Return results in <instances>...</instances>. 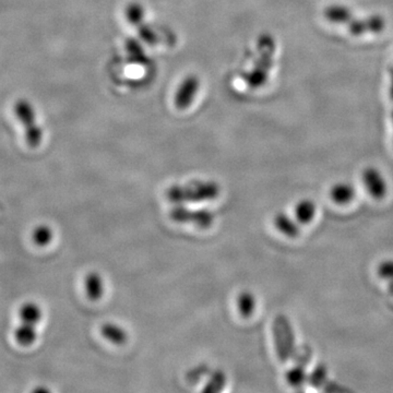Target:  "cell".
<instances>
[{
  "label": "cell",
  "mask_w": 393,
  "mask_h": 393,
  "mask_svg": "<svg viewBox=\"0 0 393 393\" xmlns=\"http://www.w3.org/2000/svg\"><path fill=\"white\" fill-rule=\"evenodd\" d=\"M392 120H393V112H392Z\"/></svg>",
  "instance_id": "22"
},
{
  "label": "cell",
  "mask_w": 393,
  "mask_h": 393,
  "mask_svg": "<svg viewBox=\"0 0 393 393\" xmlns=\"http://www.w3.org/2000/svg\"><path fill=\"white\" fill-rule=\"evenodd\" d=\"M19 318L21 323L38 325L43 319V309L36 301H26L19 308Z\"/></svg>",
  "instance_id": "8"
},
{
  "label": "cell",
  "mask_w": 393,
  "mask_h": 393,
  "mask_svg": "<svg viewBox=\"0 0 393 393\" xmlns=\"http://www.w3.org/2000/svg\"><path fill=\"white\" fill-rule=\"evenodd\" d=\"M323 14L328 21L335 24H348L354 18L351 10L342 5L329 6L325 8Z\"/></svg>",
  "instance_id": "11"
},
{
  "label": "cell",
  "mask_w": 393,
  "mask_h": 393,
  "mask_svg": "<svg viewBox=\"0 0 393 393\" xmlns=\"http://www.w3.org/2000/svg\"><path fill=\"white\" fill-rule=\"evenodd\" d=\"M390 97L393 101V68L391 70Z\"/></svg>",
  "instance_id": "21"
},
{
  "label": "cell",
  "mask_w": 393,
  "mask_h": 393,
  "mask_svg": "<svg viewBox=\"0 0 393 393\" xmlns=\"http://www.w3.org/2000/svg\"><path fill=\"white\" fill-rule=\"evenodd\" d=\"M355 197V189L346 183H338L330 189V198L337 205H344L351 203Z\"/></svg>",
  "instance_id": "9"
},
{
  "label": "cell",
  "mask_w": 393,
  "mask_h": 393,
  "mask_svg": "<svg viewBox=\"0 0 393 393\" xmlns=\"http://www.w3.org/2000/svg\"><path fill=\"white\" fill-rule=\"evenodd\" d=\"M274 225H276V230L281 232L283 235L286 236V237L296 238L301 234L298 224L292 217L285 215V213H278L276 215V217H274Z\"/></svg>",
  "instance_id": "12"
},
{
  "label": "cell",
  "mask_w": 393,
  "mask_h": 393,
  "mask_svg": "<svg viewBox=\"0 0 393 393\" xmlns=\"http://www.w3.org/2000/svg\"><path fill=\"white\" fill-rule=\"evenodd\" d=\"M328 370L325 365L317 366L315 370L311 372V376L307 378V382L313 386V388H321L325 384V380H327Z\"/></svg>",
  "instance_id": "18"
},
{
  "label": "cell",
  "mask_w": 393,
  "mask_h": 393,
  "mask_svg": "<svg viewBox=\"0 0 393 393\" xmlns=\"http://www.w3.org/2000/svg\"><path fill=\"white\" fill-rule=\"evenodd\" d=\"M238 311L243 318H250L256 311V297L252 293L243 292L238 295Z\"/></svg>",
  "instance_id": "16"
},
{
  "label": "cell",
  "mask_w": 393,
  "mask_h": 393,
  "mask_svg": "<svg viewBox=\"0 0 393 393\" xmlns=\"http://www.w3.org/2000/svg\"><path fill=\"white\" fill-rule=\"evenodd\" d=\"M85 294L90 301H97L104 295V281L101 274L97 272H90L85 276Z\"/></svg>",
  "instance_id": "7"
},
{
  "label": "cell",
  "mask_w": 393,
  "mask_h": 393,
  "mask_svg": "<svg viewBox=\"0 0 393 393\" xmlns=\"http://www.w3.org/2000/svg\"><path fill=\"white\" fill-rule=\"evenodd\" d=\"M348 26V30L353 36H362L367 33H380L386 28V20L379 16L375 14L364 19H352Z\"/></svg>",
  "instance_id": "5"
},
{
  "label": "cell",
  "mask_w": 393,
  "mask_h": 393,
  "mask_svg": "<svg viewBox=\"0 0 393 393\" xmlns=\"http://www.w3.org/2000/svg\"><path fill=\"white\" fill-rule=\"evenodd\" d=\"M31 238L34 245L38 247H48L54 239V231L48 224H40L34 227Z\"/></svg>",
  "instance_id": "14"
},
{
  "label": "cell",
  "mask_w": 393,
  "mask_h": 393,
  "mask_svg": "<svg viewBox=\"0 0 393 393\" xmlns=\"http://www.w3.org/2000/svg\"><path fill=\"white\" fill-rule=\"evenodd\" d=\"M14 113L23 126L28 146L38 148L43 141V131L42 128L38 126L33 105L28 99H18L14 105Z\"/></svg>",
  "instance_id": "2"
},
{
  "label": "cell",
  "mask_w": 393,
  "mask_h": 393,
  "mask_svg": "<svg viewBox=\"0 0 393 393\" xmlns=\"http://www.w3.org/2000/svg\"><path fill=\"white\" fill-rule=\"evenodd\" d=\"M362 181L370 195L377 200H382L387 195L388 186L382 173L375 168H367L362 172Z\"/></svg>",
  "instance_id": "6"
},
{
  "label": "cell",
  "mask_w": 393,
  "mask_h": 393,
  "mask_svg": "<svg viewBox=\"0 0 393 393\" xmlns=\"http://www.w3.org/2000/svg\"><path fill=\"white\" fill-rule=\"evenodd\" d=\"M171 217L173 221L178 223H190L199 229L207 230L212 226L215 222V215L211 211L203 209L198 211H191L188 208L181 205L173 208L171 211Z\"/></svg>",
  "instance_id": "4"
},
{
  "label": "cell",
  "mask_w": 393,
  "mask_h": 393,
  "mask_svg": "<svg viewBox=\"0 0 393 393\" xmlns=\"http://www.w3.org/2000/svg\"><path fill=\"white\" fill-rule=\"evenodd\" d=\"M16 342L21 346H31L38 340V330L36 325L21 323L14 331Z\"/></svg>",
  "instance_id": "10"
},
{
  "label": "cell",
  "mask_w": 393,
  "mask_h": 393,
  "mask_svg": "<svg viewBox=\"0 0 393 393\" xmlns=\"http://www.w3.org/2000/svg\"><path fill=\"white\" fill-rule=\"evenodd\" d=\"M285 378H286V382H289L290 386L296 389L301 388L307 380L306 365H301V364L295 362L294 367L291 368L286 372Z\"/></svg>",
  "instance_id": "17"
},
{
  "label": "cell",
  "mask_w": 393,
  "mask_h": 393,
  "mask_svg": "<svg viewBox=\"0 0 393 393\" xmlns=\"http://www.w3.org/2000/svg\"><path fill=\"white\" fill-rule=\"evenodd\" d=\"M225 374L221 372V370H217V372H215L211 375V379L208 382L203 391L205 392H217V391H221L225 387Z\"/></svg>",
  "instance_id": "19"
},
{
  "label": "cell",
  "mask_w": 393,
  "mask_h": 393,
  "mask_svg": "<svg viewBox=\"0 0 393 393\" xmlns=\"http://www.w3.org/2000/svg\"><path fill=\"white\" fill-rule=\"evenodd\" d=\"M316 215V205L311 199L299 201L295 207V217L301 224H309Z\"/></svg>",
  "instance_id": "15"
},
{
  "label": "cell",
  "mask_w": 393,
  "mask_h": 393,
  "mask_svg": "<svg viewBox=\"0 0 393 393\" xmlns=\"http://www.w3.org/2000/svg\"><path fill=\"white\" fill-rule=\"evenodd\" d=\"M274 339L280 362H286L287 360H292L297 350L295 346L294 330L285 316L280 315L274 319Z\"/></svg>",
  "instance_id": "3"
},
{
  "label": "cell",
  "mask_w": 393,
  "mask_h": 393,
  "mask_svg": "<svg viewBox=\"0 0 393 393\" xmlns=\"http://www.w3.org/2000/svg\"><path fill=\"white\" fill-rule=\"evenodd\" d=\"M378 276L384 280L393 281V262H382L378 267Z\"/></svg>",
  "instance_id": "20"
},
{
  "label": "cell",
  "mask_w": 393,
  "mask_h": 393,
  "mask_svg": "<svg viewBox=\"0 0 393 393\" xmlns=\"http://www.w3.org/2000/svg\"><path fill=\"white\" fill-rule=\"evenodd\" d=\"M101 333L107 341L115 344V345H124L127 343L128 338H129L127 331L115 323H105L102 325Z\"/></svg>",
  "instance_id": "13"
},
{
  "label": "cell",
  "mask_w": 393,
  "mask_h": 393,
  "mask_svg": "<svg viewBox=\"0 0 393 393\" xmlns=\"http://www.w3.org/2000/svg\"><path fill=\"white\" fill-rule=\"evenodd\" d=\"M219 185L215 181H193L184 186L171 187L166 191V197L171 203L181 205V203H198L205 201L215 200L219 197Z\"/></svg>",
  "instance_id": "1"
}]
</instances>
